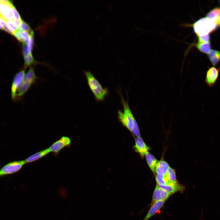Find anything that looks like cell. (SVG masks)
<instances>
[{"label": "cell", "mask_w": 220, "mask_h": 220, "mask_svg": "<svg viewBox=\"0 0 220 220\" xmlns=\"http://www.w3.org/2000/svg\"><path fill=\"white\" fill-rule=\"evenodd\" d=\"M145 156L148 166L154 175H155L156 166L158 161L154 156L148 152L145 154Z\"/></svg>", "instance_id": "2e32d148"}, {"label": "cell", "mask_w": 220, "mask_h": 220, "mask_svg": "<svg viewBox=\"0 0 220 220\" xmlns=\"http://www.w3.org/2000/svg\"><path fill=\"white\" fill-rule=\"evenodd\" d=\"M0 29L3 30V28L2 25L0 23Z\"/></svg>", "instance_id": "4dcf8cb0"}, {"label": "cell", "mask_w": 220, "mask_h": 220, "mask_svg": "<svg viewBox=\"0 0 220 220\" xmlns=\"http://www.w3.org/2000/svg\"><path fill=\"white\" fill-rule=\"evenodd\" d=\"M50 152L49 148L38 152L24 160L25 164L37 160L46 156Z\"/></svg>", "instance_id": "9a60e30c"}, {"label": "cell", "mask_w": 220, "mask_h": 220, "mask_svg": "<svg viewBox=\"0 0 220 220\" xmlns=\"http://www.w3.org/2000/svg\"><path fill=\"white\" fill-rule=\"evenodd\" d=\"M166 176L169 182L168 184L171 182H178L176 179L175 170L170 167L168 168Z\"/></svg>", "instance_id": "d6986e66"}, {"label": "cell", "mask_w": 220, "mask_h": 220, "mask_svg": "<svg viewBox=\"0 0 220 220\" xmlns=\"http://www.w3.org/2000/svg\"><path fill=\"white\" fill-rule=\"evenodd\" d=\"M220 16V8L216 7L209 12L207 14L206 17L214 22L216 19Z\"/></svg>", "instance_id": "ffe728a7"}, {"label": "cell", "mask_w": 220, "mask_h": 220, "mask_svg": "<svg viewBox=\"0 0 220 220\" xmlns=\"http://www.w3.org/2000/svg\"><path fill=\"white\" fill-rule=\"evenodd\" d=\"M172 194L168 193L160 188L157 184L154 191L152 199L150 205L159 200L166 201Z\"/></svg>", "instance_id": "9c48e42d"}, {"label": "cell", "mask_w": 220, "mask_h": 220, "mask_svg": "<svg viewBox=\"0 0 220 220\" xmlns=\"http://www.w3.org/2000/svg\"><path fill=\"white\" fill-rule=\"evenodd\" d=\"M25 164L24 160L12 161L7 163L0 169V177L16 173Z\"/></svg>", "instance_id": "5b68a950"}, {"label": "cell", "mask_w": 220, "mask_h": 220, "mask_svg": "<svg viewBox=\"0 0 220 220\" xmlns=\"http://www.w3.org/2000/svg\"><path fill=\"white\" fill-rule=\"evenodd\" d=\"M158 185L161 188L171 194H173L178 191H183L185 189L183 185L179 184L178 182H171L164 185Z\"/></svg>", "instance_id": "7c38bea8"}, {"label": "cell", "mask_w": 220, "mask_h": 220, "mask_svg": "<svg viewBox=\"0 0 220 220\" xmlns=\"http://www.w3.org/2000/svg\"><path fill=\"white\" fill-rule=\"evenodd\" d=\"M208 57L213 65H216L220 61V51L211 50L208 53Z\"/></svg>", "instance_id": "e0dca14e"}, {"label": "cell", "mask_w": 220, "mask_h": 220, "mask_svg": "<svg viewBox=\"0 0 220 220\" xmlns=\"http://www.w3.org/2000/svg\"><path fill=\"white\" fill-rule=\"evenodd\" d=\"M169 166L165 161L160 160L158 161L155 167L156 174L162 176H165Z\"/></svg>", "instance_id": "5bb4252c"}, {"label": "cell", "mask_w": 220, "mask_h": 220, "mask_svg": "<svg viewBox=\"0 0 220 220\" xmlns=\"http://www.w3.org/2000/svg\"><path fill=\"white\" fill-rule=\"evenodd\" d=\"M198 42L201 43H210V37L209 34L198 36Z\"/></svg>", "instance_id": "d4e9b609"}, {"label": "cell", "mask_w": 220, "mask_h": 220, "mask_svg": "<svg viewBox=\"0 0 220 220\" xmlns=\"http://www.w3.org/2000/svg\"><path fill=\"white\" fill-rule=\"evenodd\" d=\"M25 67L31 66L36 63L32 53L24 56Z\"/></svg>", "instance_id": "44dd1931"}, {"label": "cell", "mask_w": 220, "mask_h": 220, "mask_svg": "<svg viewBox=\"0 0 220 220\" xmlns=\"http://www.w3.org/2000/svg\"><path fill=\"white\" fill-rule=\"evenodd\" d=\"M22 49L23 56L32 53V48L24 42H23L22 44Z\"/></svg>", "instance_id": "cb8c5ba5"}, {"label": "cell", "mask_w": 220, "mask_h": 220, "mask_svg": "<svg viewBox=\"0 0 220 220\" xmlns=\"http://www.w3.org/2000/svg\"><path fill=\"white\" fill-rule=\"evenodd\" d=\"M195 46L200 51L204 53L208 54L211 50L210 43H201L197 42Z\"/></svg>", "instance_id": "ac0fdd59"}, {"label": "cell", "mask_w": 220, "mask_h": 220, "mask_svg": "<svg viewBox=\"0 0 220 220\" xmlns=\"http://www.w3.org/2000/svg\"><path fill=\"white\" fill-rule=\"evenodd\" d=\"M220 68L213 66L207 70L205 77V82L209 87L213 86L216 83L219 76Z\"/></svg>", "instance_id": "ba28073f"}, {"label": "cell", "mask_w": 220, "mask_h": 220, "mask_svg": "<svg viewBox=\"0 0 220 220\" xmlns=\"http://www.w3.org/2000/svg\"><path fill=\"white\" fill-rule=\"evenodd\" d=\"M214 22L217 26L220 27V16L216 19Z\"/></svg>", "instance_id": "f546056e"}, {"label": "cell", "mask_w": 220, "mask_h": 220, "mask_svg": "<svg viewBox=\"0 0 220 220\" xmlns=\"http://www.w3.org/2000/svg\"><path fill=\"white\" fill-rule=\"evenodd\" d=\"M12 5V2L10 1L8 3L5 4L4 7L0 11V17L6 22L12 21L14 19Z\"/></svg>", "instance_id": "8fae6325"}, {"label": "cell", "mask_w": 220, "mask_h": 220, "mask_svg": "<svg viewBox=\"0 0 220 220\" xmlns=\"http://www.w3.org/2000/svg\"><path fill=\"white\" fill-rule=\"evenodd\" d=\"M191 25L198 36L209 34L217 28L215 22L206 17L200 19Z\"/></svg>", "instance_id": "3957f363"}, {"label": "cell", "mask_w": 220, "mask_h": 220, "mask_svg": "<svg viewBox=\"0 0 220 220\" xmlns=\"http://www.w3.org/2000/svg\"><path fill=\"white\" fill-rule=\"evenodd\" d=\"M156 180L158 185H164L168 183L166 176H162L156 174Z\"/></svg>", "instance_id": "603a6c76"}, {"label": "cell", "mask_w": 220, "mask_h": 220, "mask_svg": "<svg viewBox=\"0 0 220 220\" xmlns=\"http://www.w3.org/2000/svg\"><path fill=\"white\" fill-rule=\"evenodd\" d=\"M219 2H220V1H219Z\"/></svg>", "instance_id": "1f68e13d"}, {"label": "cell", "mask_w": 220, "mask_h": 220, "mask_svg": "<svg viewBox=\"0 0 220 220\" xmlns=\"http://www.w3.org/2000/svg\"><path fill=\"white\" fill-rule=\"evenodd\" d=\"M37 78L33 68L31 67L25 74L24 80L20 86L17 90V96H22L29 89L32 85L34 83Z\"/></svg>", "instance_id": "277c9868"}, {"label": "cell", "mask_w": 220, "mask_h": 220, "mask_svg": "<svg viewBox=\"0 0 220 220\" xmlns=\"http://www.w3.org/2000/svg\"><path fill=\"white\" fill-rule=\"evenodd\" d=\"M6 24L9 29L13 33V35L18 30V28L15 25L12 21H8L6 22Z\"/></svg>", "instance_id": "484cf974"}, {"label": "cell", "mask_w": 220, "mask_h": 220, "mask_svg": "<svg viewBox=\"0 0 220 220\" xmlns=\"http://www.w3.org/2000/svg\"><path fill=\"white\" fill-rule=\"evenodd\" d=\"M166 201L161 200L154 203L149 210L143 220H148L155 215L163 206Z\"/></svg>", "instance_id": "4fadbf2b"}, {"label": "cell", "mask_w": 220, "mask_h": 220, "mask_svg": "<svg viewBox=\"0 0 220 220\" xmlns=\"http://www.w3.org/2000/svg\"><path fill=\"white\" fill-rule=\"evenodd\" d=\"M12 8L14 16V19H21L19 13L13 4L12 6Z\"/></svg>", "instance_id": "83f0119b"}, {"label": "cell", "mask_w": 220, "mask_h": 220, "mask_svg": "<svg viewBox=\"0 0 220 220\" xmlns=\"http://www.w3.org/2000/svg\"><path fill=\"white\" fill-rule=\"evenodd\" d=\"M22 20L14 19L12 20L15 25L18 28L21 25Z\"/></svg>", "instance_id": "f1b7e54d"}, {"label": "cell", "mask_w": 220, "mask_h": 220, "mask_svg": "<svg viewBox=\"0 0 220 220\" xmlns=\"http://www.w3.org/2000/svg\"><path fill=\"white\" fill-rule=\"evenodd\" d=\"M22 31L18 30L13 34V35L15 36L18 40L23 43L24 42V40L23 37Z\"/></svg>", "instance_id": "4316f807"}, {"label": "cell", "mask_w": 220, "mask_h": 220, "mask_svg": "<svg viewBox=\"0 0 220 220\" xmlns=\"http://www.w3.org/2000/svg\"><path fill=\"white\" fill-rule=\"evenodd\" d=\"M87 80L88 85L93 93L96 100L102 101L108 94L107 88H104L92 73L89 71L84 72Z\"/></svg>", "instance_id": "7a4b0ae2"}, {"label": "cell", "mask_w": 220, "mask_h": 220, "mask_svg": "<svg viewBox=\"0 0 220 220\" xmlns=\"http://www.w3.org/2000/svg\"><path fill=\"white\" fill-rule=\"evenodd\" d=\"M135 144L134 146L135 152L139 153L142 157H143L148 152L150 148L145 143L141 137L135 138Z\"/></svg>", "instance_id": "30bf717a"}, {"label": "cell", "mask_w": 220, "mask_h": 220, "mask_svg": "<svg viewBox=\"0 0 220 220\" xmlns=\"http://www.w3.org/2000/svg\"><path fill=\"white\" fill-rule=\"evenodd\" d=\"M25 68L17 73L14 78L11 88V97L13 99H15L16 91L22 84L25 75Z\"/></svg>", "instance_id": "52a82bcc"}, {"label": "cell", "mask_w": 220, "mask_h": 220, "mask_svg": "<svg viewBox=\"0 0 220 220\" xmlns=\"http://www.w3.org/2000/svg\"><path fill=\"white\" fill-rule=\"evenodd\" d=\"M71 141L70 138L63 136L53 143L49 148L50 152L58 155L63 148L71 146Z\"/></svg>", "instance_id": "8992f818"}, {"label": "cell", "mask_w": 220, "mask_h": 220, "mask_svg": "<svg viewBox=\"0 0 220 220\" xmlns=\"http://www.w3.org/2000/svg\"><path fill=\"white\" fill-rule=\"evenodd\" d=\"M119 95L123 107V112L120 110H118L117 112L118 118L122 125L132 132L134 127L138 125L130 108L128 101H125L122 96Z\"/></svg>", "instance_id": "6da1fadb"}, {"label": "cell", "mask_w": 220, "mask_h": 220, "mask_svg": "<svg viewBox=\"0 0 220 220\" xmlns=\"http://www.w3.org/2000/svg\"><path fill=\"white\" fill-rule=\"evenodd\" d=\"M20 31H25L28 32L31 34H34V32L29 24L22 20L20 26L18 28Z\"/></svg>", "instance_id": "7402d4cb"}]
</instances>
